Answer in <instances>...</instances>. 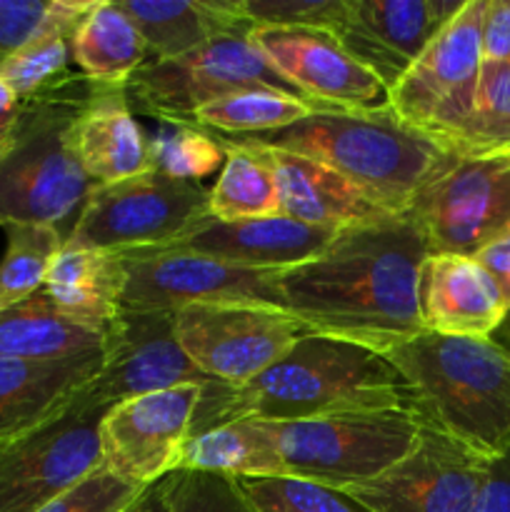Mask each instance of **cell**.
Instances as JSON below:
<instances>
[{
	"label": "cell",
	"mask_w": 510,
	"mask_h": 512,
	"mask_svg": "<svg viewBox=\"0 0 510 512\" xmlns=\"http://www.w3.org/2000/svg\"><path fill=\"white\" fill-rule=\"evenodd\" d=\"M390 408L413 413V395L383 353L310 333L245 385H208L190 435L235 420L290 423Z\"/></svg>",
	"instance_id": "7a4b0ae2"
},
{
	"label": "cell",
	"mask_w": 510,
	"mask_h": 512,
	"mask_svg": "<svg viewBox=\"0 0 510 512\" xmlns=\"http://www.w3.org/2000/svg\"><path fill=\"white\" fill-rule=\"evenodd\" d=\"M103 353L55 363L0 360V445L48 420L95 378Z\"/></svg>",
	"instance_id": "603a6c76"
},
{
	"label": "cell",
	"mask_w": 510,
	"mask_h": 512,
	"mask_svg": "<svg viewBox=\"0 0 510 512\" xmlns=\"http://www.w3.org/2000/svg\"><path fill=\"white\" fill-rule=\"evenodd\" d=\"M8 250L0 260V310L18 305L45 285L65 235L53 225H5Z\"/></svg>",
	"instance_id": "d6a6232c"
},
{
	"label": "cell",
	"mask_w": 510,
	"mask_h": 512,
	"mask_svg": "<svg viewBox=\"0 0 510 512\" xmlns=\"http://www.w3.org/2000/svg\"><path fill=\"white\" fill-rule=\"evenodd\" d=\"M105 330L60 313L43 290L0 310V360L55 363L103 353Z\"/></svg>",
	"instance_id": "484cf974"
},
{
	"label": "cell",
	"mask_w": 510,
	"mask_h": 512,
	"mask_svg": "<svg viewBox=\"0 0 510 512\" xmlns=\"http://www.w3.org/2000/svg\"><path fill=\"white\" fill-rule=\"evenodd\" d=\"M485 0H463L453 18L390 88V108L440 145L473 113L483 68Z\"/></svg>",
	"instance_id": "30bf717a"
},
{
	"label": "cell",
	"mask_w": 510,
	"mask_h": 512,
	"mask_svg": "<svg viewBox=\"0 0 510 512\" xmlns=\"http://www.w3.org/2000/svg\"><path fill=\"white\" fill-rule=\"evenodd\" d=\"M73 145L93 185H110L153 170L148 138L120 85H93L75 118Z\"/></svg>",
	"instance_id": "44dd1931"
},
{
	"label": "cell",
	"mask_w": 510,
	"mask_h": 512,
	"mask_svg": "<svg viewBox=\"0 0 510 512\" xmlns=\"http://www.w3.org/2000/svg\"><path fill=\"white\" fill-rule=\"evenodd\" d=\"M40 290L68 318L90 328L108 330L123 305V253L63 245V250L50 263L45 285Z\"/></svg>",
	"instance_id": "d4e9b609"
},
{
	"label": "cell",
	"mask_w": 510,
	"mask_h": 512,
	"mask_svg": "<svg viewBox=\"0 0 510 512\" xmlns=\"http://www.w3.org/2000/svg\"><path fill=\"white\" fill-rule=\"evenodd\" d=\"M160 485L168 512H258L230 475L173 470Z\"/></svg>",
	"instance_id": "d590c367"
},
{
	"label": "cell",
	"mask_w": 510,
	"mask_h": 512,
	"mask_svg": "<svg viewBox=\"0 0 510 512\" xmlns=\"http://www.w3.org/2000/svg\"><path fill=\"white\" fill-rule=\"evenodd\" d=\"M125 512H168V505H165V495H163V485L155 483L150 488H145L143 493L138 495L133 505H130Z\"/></svg>",
	"instance_id": "ee69618b"
},
{
	"label": "cell",
	"mask_w": 510,
	"mask_h": 512,
	"mask_svg": "<svg viewBox=\"0 0 510 512\" xmlns=\"http://www.w3.org/2000/svg\"><path fill=\"white\" fill-rule=\"evenodd\" d=\"M175 333L200 373L215 383L245 385L310 330L280 308L223 303L178 310Z\"/></svg>",
	"instance_id": "8fae6325"
},
{
	"label": "cell",
	"mask_w": 510,
	"mask_h": 512,
	"mask_svg": "<svg viewBox=\"0 0 510 512\" xmlns=\"http://www.w3.org/2000/svg\"><path fill=\"white\" fill-rule=\"evenodd\" d=\"M333 235V230L313 228L283 213L238 223L210 218L183 240L160 250L205 255L250 270H285L315 258Z\"/></svg>",
	"instance_id": "d6986e66"
},
{
	"label": "cell",
	"mask_w": 510,
	"mask_h": 512,
	"mask_svg": "<svg viewBox=\"0 0 510 512\" xmlns=\"http://www.w3.org/2000/svg\"><path fill=\"white\" fill-rule=\"evenodd\" d=\"M463 3V0H460ZM455 0H345L333 35L385 88H393L460 8Z\"/></svg>",
	"instance_id": "ac0fdd59"
},
{
	"label": "cell",
	"mask_w": 510,
	"mask_h": 512,
	"mask_svg": "<svg viewBox=\"0 0 510 512\" xmlns=\"http://www.w3.org/2000/svg\"><path fill=\"white\" fill-rule=\"evenodd\" d=\"M250 140L333 170L388 215H408L418 195L458 160L393 108H315L300 123Z\"/></svg>",
	"instance_id": "3957f363"
},
{
	"label": "cell",
	"mask_w": 510,
	"mask_h": 512,
	"mask_svg": "<svg viewBox=\"0 0 510 512\" xmlns=\"http://www.w3.org/2000/svg\"><path fill=\"white\" fill-rule=\"evenodd\" d=\"M475 512H510V450L490 460L488 478Z\"/></svg>",
	"instance_id": "60d3db41"
},
{
	"label": "cell",
	"mask_w": 510,
	"mask_h": 512,
	"mask_svg": "<svg viewBox=\"0 0 510 512\" xmlns=\"http://www.w3.org/2000/svg\"><path fill=\"white\" fill-rule=\"evenodd\" d=\"M215 380L200 373L175 333L168 310H120L105 330L103 363L95 378L80 388V398L98 408L180 385L208 388Z\"/></svg>",
	"instance_id": "4fadbf2b"
},
{
	"label": "cell",
	"mask_w": 510,
	"mask_h": 512,
	"mask_svg": "<svg viewBox=\"0 0 510 512\" xmlns=\"http://www.w3.org/2000/svg\"><path fill=\"white\" fill-rule=\"evenodd\" d=\"M125 258L120 310H178L190 305L248 303L280 308L275 273L175 250H133ZM283 310V308H280Z\"/></svg>",
	"instance_id": "5bb4252c"
},
{
	"label": "cell",
	"mask_w": 510,
	"mask_h": 512,
	"mask_svg": "<svg viewBox=\"0 0 510 512\" xmlns=\"http://www.w3.org/2000/svg\"><path fill=\"white\" fill-rule=\"evenodd\" d=\"M143 490L145 488L118 478L105 465H100L95 473H90L78 485L50 500L38 512H125Z\"/></svg>",
	"instance_id": "74e56055"
},
{
	"label": "cell",
	"mask_w": 510,
	"mask_h": 512,
	"mask_svg": "<svg viewBox=\"0 0 510 512\" xmlns=\"http://www.w3.org/2000/svg\"><path fill=\"white\" fill-rule=\"evenodd\" d=\"M443 145L458 158H488L510 145V63H483L473 113Z\"/></svg>",
	"instance_id": "1f68e13d"
},
{
	"label": "cell",
	"mask_w": 510,
	"mask_h": 512,
	"mask_svg": "<svg viewBox=\"0 0 510 512\" xmlns=\"http://www.w3.org/2000/svg\"><path fill=\"white\" fill-rule=\"evenodd\" d=\"M78 393L0 445V512H38L103 465L100 425L110 408L85 403Z\"/></svg>",
	"instance_id": "9c48e42d"
},
{
	"label": "cell",
	"mask_w": 510,
	"mask_h": 512,
	"mask_svg": "<svg viewBox=\"0 0 510 512\" xmlns=\"http://www.w3.org/2000/svg\"><path fill=\"white\" fill-rule=\"evenodd\" d=\"M250 143L258 145L273 165L280 183V210L288 218L333 233L390 218L325 165L288 150L270 148L258 140Z\"/></svg>",
	"instance_id": "7402d4cb"
},
{
	"label": "cell",
	"mask_w": 510,
	"mask_h": 512,
	"mask_svg": "<svg viewBox=\"0 0 510 512\" xmlns=\"http://www.w3.org/2000/svg\"><path fill=\"white\" fill-rule=\"evenodd\" d=\"M385 358L413 395L420 425L493 460L510 450V353L490 338L423 330Z\"/></svg>",
	"instance_id": "277c9868"
},
{
	"label": "cell",
	"mask_w": 510,
	"mask_h": 512,
	"mask_svg": "<svg viewBox=\"0 0 510 512\" xmlns=\"http://www.w3.org/2000/svg\"><path fill=\"white\" fill-rule=\"evenodd\" d=\"M250 43L313 105L343 110L390 105V90L328 30L255 25Z\"/></svg>",
	"instance_id": "e0dca14e"
},
{
	"label": "cell",
	"mask_w": 510,
	"mask_h": 512,
	"mask_svg": "<svg viewBox=\"0 0 510 512\" xmlns=\"http://www.w3.org/2000/svg\"><path fill=\"white\" fill-rule=\"evenodd\" d=\"M148 45L150 60H175L220 35L253 33L233 0H115Z\"/></svg>",
	"instance_id": "cb8c5ba5"
},
{
	"label": "cell",
	"mask_w": 510,
	"mask_h": 512,
	"mask_svg": "<svg viewBox=\"0 0 510 512\" xmlns=\"http://www.w3.org/2000/svg\"><path fill=\"white\" fill-rule=\"evenodd\" d=\"M225 163L208 195L210 218L238 223L280 215V183L263 150L245 138H225Z\"/></svg>",
	"instance_id": "f546056e"
},
{
	"label": "cell",
	"mask_w": 510,
	"mask_h": 512,
	"mask_svg": "<svg viewBox=\"0 0 510 512\" xmlns=\"http://www.w3.org/2000/svg\"><path fill=\"white\" fill-rule=\"evenodd\" d=\"M430 255L475 258L510 233V165L498 158H458L410 208Z\"/></svg>",
	"instance_id": "7c38bea8"
},
{
	"label": "cell",
	"mask_w": 510,
	"mask_h": 512,
	"mask_svg": "<svg viewBox=\"0 0 510 512\" xmlns=\"http://www.w3.org/2000/svg\"><path fill=\"white\" fill-rule=\"evenodd\" d=\"M480 48L483 63H510V0H485Z\"/></svg>",
	"instance_id": "ab89813d"
},
{
	"label": "cell",
	"mask_w": 510,
	"mask_h": 512,
	"mask_svg": "<svg viewBox=\"0 0 510 512\" xmlns=\"http://www.w3.org/2000/svg\"><path fill=\"white\" fill-rule=\"evenodd\" d=\"M70 53L90 83L120 88L150 60L143 35L115 0H95L75 28Z\"/></svg>",
	"instance_id": "83f0119b"
},
{
	"label": "cell",
	"mask_w": 510,
	"mask_h": 512,
	"mask_svg": "<svg viewBox=\"0 0 510 512\" xmlns=\"http://www.w3.org/2000/svg\"><path fill=\"white\" fill-rule=\"evenodd\" d=\"M150 168L175 180L198 183L223 168L225 148L220 135L195 125L163 123L148 140Z\"/></svg>",
	"instance_id": "836d02e7"
},
{
	"label": "cell",
	"mask_w": 510,
	"mask_h": 512,
	"mask_svg": "<svg viewBox=\"0 0 510 512\" xmlns=\"http://www.w3.org/2000/svg\"><path fill=\"white\" fill-rule=\"evenodd\" d=\"M203 390L200 385H180L113 405L100 425L105 468L138 488L173 473Z\"/></svg>",
	"instance_id": "2e32d148"
},
{
	"label": "cell",
	"mask_w": 510,
	"mask_h": 512,
	"mask_svg": "<svg viewBox=\"0 0 510 512\" xmlns=\"http://www.w3.org/2000/svg\"><path fill=\"white\" fill-rule=\"evenodd\" d=\"M265 425L290 478L338 490L383 475L410 453L420 433L415 415L398 408Z\"/></svg>",
	"instance_id": "8992f818"
},
{
	"label": "cell",
	"mask_w": 510,
	"mask_h": 512,
	"mask_svg": "<svg viewBox=\"0 0 510 512\" xmlns=\"http://www.w3.org/2000/svg\"><path fill=\"white\" fill-rule=\"evenodd\" d=\"M20 108H23V100L0 78V153H3L5 145L13 138V130L20 118Z\"/></svg>",
	"instance_id": "7bdbcfd3"
},
{
	"label": "cell",
	"mask_w": 510,
	"mask_h": 512,
	"mask_svg": "<svg viewBox=\"0 0 510 512\" xmlns=\"http://www.w3.org/2000/svg\"><path fill=\"white\" fill-rule=\"evenodd\" d=\"M90 8L93 3L83 0H50L43 25L0 68V78L20 100L53 93L78 78L70 70V40Z\"/></svg>",
	"instance_id": "4316f807"
},
{
	"label": "cell",
	"mask_w": 510,
	"mask_h": 512,
	"mask_svg": "<svg viewBox=\"0 0 510 512\" xmlns=\"http://www.w3.org/2000/svg\"><path fill=\"white\" fill-rule=\"evenodd\" d=\"M255 88L308 100L250 43V33H233L220 35L183 58L148 60L125 83V98L133 113L153 115L160 123L188 125L190 115L203 105Z\"/></svg>",
	"instance_id": "ba28073f"
},
{
	"label": "cell",
	"mask_w": 510,
	"mask_h": 512,
	"mask_svg": "<svg viewBox=\"0 0 510 512\" xmlns=\"http://www.w3.org/2000/svg\"><path fill=\"white\" fill-rule=\"evenodd\" d=\"M208 195L200 183L158 170L95 185L63 245L110 253L168 248L208 223Z\"/></svg>",
	"instance_id": "52a82bcc"
},
{
	"label": "cell",
	"mask_w": 510,
	"mask_h": 512,
	"mask_svg": "<svg viewBox=\"0 0 510 512\" xmlns=\"http://www.w3.org/2000/svg\"><path fill=\"white\" fill-rule=\"evenodd\" d=\"M315 108L320 105L280 93V90H240L195 110L188 125L225 135V138H245V135H265L290 128L308 118Z\"/></svg>",
	"instance_id": "4dcf8cb0"
},
{
	"label": "cell",
	"mask_w": 510,
	"mask_h": 512,
	"mask_svg": "<svg viewBox=\"0 0 510 512\" xmlns=\"http://www.w3.org/2000/svg\"><path fill=\"white\" fill-rule=\"evenodd\" d=\"M418 298L423 328L453 338H490L508 313L490 275L463 255H430Z\"/></svg>",
	"instance_id": "ffe728a7"
},
{
	"label": "cell",
	"mask_w": 510,
	"mask_h": 512,
	"mask_svg": "<svg viewBox=\"0 0 510 512\" xmlns=\"http://www.w3.org/2000/svg\"><path fill=\"white\" fill-rule=\"evenodd\" d=\"M428 243L410 215L345 228L315 258L275 273L280 308L310 333L390 353L423 333Z\"/></svg>",
	"instance_id": "6da1fadb"
},
{
	"label": "cell",
	"mask_w": 510,
	"mask_h": 512,
	"mask_svg": "<svg viewBox=\"0 0 510 512\" xmlns=\"http://www.w3.org/2000/svg\"><path fill=\"white\" fill-rule=\"evenodd\" d=\"M175 470H205L230 478H283L288 475L268 425L235 420L205 433L190 435Z\"/></svg>",
	"instance_id": "f1b7e54d"
},
{
	"label": "cell",
	"mask_w": 510,
	"mask_h": 512,
	"mask_svg": "<svg viewBox=\"0 0 510 512\" xmlns=\"http://www.w3.org/2000/svg\"><path fill=\"white\" fill-rule=\"evenodd\" d=\"M490 460L420 425L403 460L368 483L345 488L370 512H475Z\"/></svg>",
	"instance_id": "9a60e30c"
},
{
	"label": "cell",
	"mask_w": 510,
	"mask_h": 512,
	"mask_svg": "<svg viewBox=\"0 0 510 512\" xmlns=\"http://www.w3.org/2000/svg\"><path fill=\"white\" fill-rule=\"evenodd\" d=\"M480 268L490 275V280L498 288L500 298H503L505 308L510 310V233L503 238L493 240L485 245L478 255H475Z\"/></svg>",
	"instance_id": "b9f144b4"
},
{
	"label": "cell",
	"mask_w": 510,
	"mask_h": 512,
	"mask_svg": "<svg viewBox=\"0 0 510 512\" xmlns=\"http://www.w3.org/2000/svg\"><path fill=\"white\" fill-rule=\"evenodd\" d=\"M235 10L255 25L320 28L333 33L343 18L345 0H233Z\"/></svg>",
	"instance_id": "8d00e7d4"
},
{
	"label": "cell",
	"mask_w": 510,
	"mask_h": 512,
	"mask_svg": "<svg viewBox=\"0 0 510 512\" xmlns=\"http://www.w3.org/2000/svg\"><path fill=\"white\" fill-rule=\"evenodd\" d=\"M48 5L50 0H0V68L43 25Z\"/></svg>",
	"instance_id": "f35d334b"
},
{
	"label": "cell",
	"mask_w": 510,
	"mask_h": 512,
	"mask_svg": "<svg viewBox=\"0 0 510 512\" xmlns=\"http://www.w3.org/2000/svg\"><path fill=\"white\" fill-rule=\"evenodd\" d=\"M85 75L23 100L13 138L0 153V225H53L78 218L95 188L73 145V125L93 93Z\"/></svg>",
	"instance_id": "5b68a950"
},
{
	"label": "cell",
	"mask_w": 510,
	"mask_h": 512,
	"mask_svg": "<svg viewBox=\"0 0 510 512\" xmlns=\"http://www.w3.org/2000/svg\"><path fill=\"white\" fill-rule=\"evenodd\" d=\"M258 512H370L345 490L303 478H235Z\"/></svg>",
	"instance_id": "e575fe53"
},
{
	"label": "cell",
	"mask_w": 510,
	"mask_h": 512,
	"mask_svg": "<svg viewBox=\"0 0 510 512\" xmlns=\"http://www.w3.org/2000/svg\"><path fill=\"white\" fill-rule=\"evenodd\" d=\"M490 340H493L495 345H500V348L508 350V353H510V310H508V313H505V318H503V323H500V328L495 330L493 335H490Z\"/></svg>",
	"instance_id": "f6af8a7d"
}]
</instances>
